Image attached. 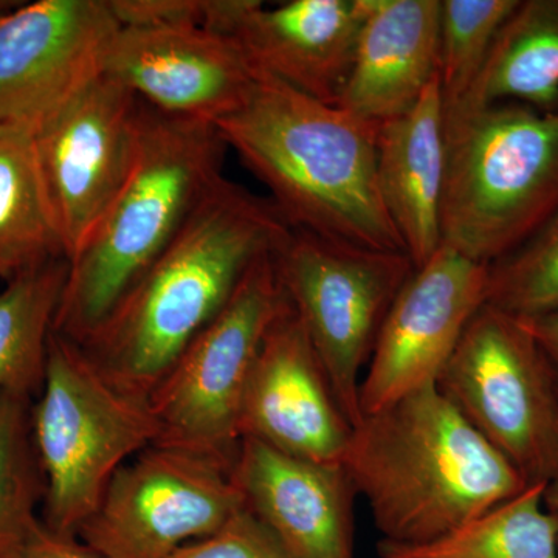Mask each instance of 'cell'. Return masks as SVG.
Segmentation results:
<instances>
[{"mask_svg":"<svg viewBox=\"0 0 558 558\" xmlns=\"http://www.w3.org/2000/svg\"><path fill=\"white\" fill-rule=\"evenodd\" d=\"M379 126L259 72L244 106L216 124L290 229L407 253L381 201Z\"/></svg>","mask_w":558,"mask_h":558,"instance_id":"2","label":"cell"},{"mask_svg":"<svg viewBox=\"0 0 558 558\" xmlns=\"http://www.w3.org/2000/svg\"><path fill=\"white\" fill-rule=\"evenodd\" d=\"M442 244L490 266L558 213V106H444Z\"/></svg>","mask_w":558,"mask_h":558,"instance_id":"5","label":"cell"},{"mask_svg":"<svg viewBox=\"0 0 558 558\" xmlns=\"http://www.w3.org/2000/svg\"><path fill=\"white\" fill-rule=\"evenodd\" d=\"M546 484L515 497L442 537L422 545L380 539V558H558V527L545 506Z\"/></svg>","mask_w":558,"mask_h":558,"instance_id":"22","label":"cell"},{"mask_svg":"<svg viewBox=\"0 0 558 558\" xmlns=\"http://www.w3.org/2000/svg\"><path fill=\"white\" fill-rule=\"evenodd\" d=\"M33 400L0 395V558H5L39 523L46 480L32 432Z\"/></svg>","mask_w":558,"mask_h":558,"instance_id":"24","label":"cell"},{"mask_svg":"<svg viewBox=\"0 0 558 558\" xmlns=\"http://www.w3.org/2000/svg\"><path fill=\"white\" fill-rule=\"evenodd\" d=\"M68 275V259H51L9 279L0 290V395L35 400L43 391Z\"/></svg>","mask_w":558,"mask_h":558,"instance_id":"21","label":"cell"},{"mask_svg":"<svg viewBox=\"0 0 558 558\" xmlns=\"http://www.w3.org/2000/svg\"><path fill=\"white\" fill-rule=\"evenodd\" d=\"M143 102L101 75L33 134L62 253L70 260L130 178Z\"/></svg>","mask_w":558,"mask_h":558,"instance_id":"11","label":"cell"},{"mask_svg":"<svg viewBox=\"0 0 558 558\" xmlns=\"http://www.w3.org/2000/svg\"><path fill=\"white\" fill-rule=\"evenodd\" d=\"M168 558H292L269 529L242 508L218 531L175 550Z\"/></svg>","mask_w":558,"mask_h":558,"instance_id":"27","label":"cell"},{"mask_svg":"<svg viewBox=\"0 0 558 558\" xmlns=\"http://www.w3.org/2000/svg\"><path fill=\"white\" fill-rule=\"evenodd\" d=\"M244 506L229 465L154 444L113 475L78 537L105 558H168Z\"/></svg>","mask_w":558,"mask_h":558,"instance_id":"10","label":"cell"},{"mask_svg":"<svg viewBox=\"0 0 558 558\" xmlns=\"http://www.w3.org/2000/svg\"><path fill=\"white\" fill-rule=\"evenodd\" d=\"M288 293L352 427L362 418L360 384L392 303L414 267L387 252L290 230L274 255Z\"/></svg>","mask_w":558,"mask_h":558,"instance_id":"8","label":"cell"},{"mask_svg":"<svg viewBox=\"0 0 558 558\" xmlns=\"http://www.w3.org/2000/svg\"><path fill=\"white\" fill-rule=\"evenodd\" d=\"M545 506L550 515L556 520L558 527V473L546 484Z\"/></svg>","mask_w":558,"mask_h":558,"instance_id":"31","label":"cell"},{"mask_svg":"<svg viewBox=\"0 0 558 558\" xmlns=\"http://www.w3.org/2000/svg\"><path fill=\"white\" fill-rule=\"evenodd\" d=\"M446 170L438 75L409 112L381 123L377 135L381 201L414 267L427 263L442 245L440 208Z\"/></svg>","mask_w":558,"mask_h":558,"instance_id":"19","label":"cell"},{"mask_svg":"<svg viewBox=\"0 0 558 558\" xmlns=\"http://www.w3.org/2000/svg\"><path fill=\"white\" fill-rule=\"evenodd\" d=\"M245 508L292 558H354L355 490L341 464L242 439L233 469Z\"/></svg>","mask_w":558,"mask_h":558,"instance_id":"16","label":"cell"},{"mask_svg":"<svg viewBox=\"0 0 558 558\" xmlns=\"http://www.w3.org/2000/svg\"><path fill=\"white\" fill-rule=\"evenodd\" d=\"M121 27L194 24L208 28L213 0H109Z\"/></svg>","mask_w":558,"mask_h":558,"instance_id":"28","label":"cell"},{"mask_svg":"<svg viewBox=\"0 0 558 558\" xmlns=\"http://www.w3.org/2000/svg\"><path fill=\"white\" fill-rule=\"evenodd\" d=\"M366 0H250L229 32L256 72L336 105L347 86Z\"/></svg>","mask_w":558,"mask_h":558,"instance_id":"17","label":"cell"},{"mask_svg":"<svg viewBox=\"0 0 558 558\" xmlns=\"http://www.w3.org/2000/svg\"><path fill=\"white\" fill-rule=\"evenodd\" d=\"M341 465L398 545L442 537L529 486L438 385L360 418Z\"/></svg>","mask_w":558,"mask_h":558,"instance_id":"3","label":"cell"},{"mask_svg":"<svg viewBox=\"0 0 558 558\" xmlns=\"http://www.w3.org/2000/svg\"><path fill=\"white\" fill-rule=\"evenodd\" d=\"M438 388L527 484L557 475V377L521 319L484 304Z\"/></svg>","mask_w":558,"mask_h":558,"instance_id":"9","label":"cell"},{"mask_svg":"<svg viewBox=\"0 0 558 558\" xmlns=\"http://www.w3.org/2000/svg\"><path fill=\"white\" fill-rule=\"evenodd\" d=\"M558 106V0H520L469 94L454 105ZM450 108V106H446Z\"/></svg>","mask_w":558,"mask_h":558,"instance_id":"20","label":"cell"},{"mask_svg":"<svg viewBox=\"0 0 558 558\" xmlns=\"http://www.w3.org/2000/svg\"><path fill=\"white\" fill-rule=\"evenodd\" d=\"M521 323L526 326L529 332L534 336L539 348L545 352L554 373H556L558 384V312L543 315V317L521 319Z\"/></svg>","mask_w":558,"mask_h":558,"instance_id":"30","label":"cell"},{"mask_svg":"<svg viewBox=\"0 0 558 558\" xmlns=\"http://www.w3.org/2000/svg\"><path fill=\"white\" fill-rule=\"evenodd\" d=\"M274 255L250 267L227 306L150 392L159 446L205 454L233 469L250 374L271 325L290 306Z\"/></svg>","mask_w":558,"mask_h":558,"instance_id":"7","label":"cell"},{"mask_svg":"<svg viewBox=\"0 0 558 558\" xmlns=\"http://www.w3.org/2000/svg\"><path fill=\"white\" fill-rule=\"evenodd\" d=\"M520 0H440L439 84L444 106L461 101Z\"/></svg>","mask_w":558,"mask_h":558,"instance_id":"25","label":"cell"},{"mask_svg":"<svg viewBox=\"0 0 558 558\" xmlns=\"http://www.w3.org/2000/svg\"><path fill=\"white\" fill-rule=\"evenodd\" d=\"M65 258L36 160L32 132L0 126V278Z\"/></svg>","mask_w":558,"mask_h":558,"instance_id":"23","label":"cell"},{"mask_svg":"<svg viewBox=\"0 0 558 558\" xmlns=\"http://www.w3.org/2000/svg\"><path fill=\"white\" fill-rule=\"evenodd\" d=\"M487 266L442 244L392 303L360 384L362 417L429 385L486 304Z\"/></svg>","mask_w":558,"mask_h":558,"instance_id":"13","label":"cell"},{"mask_svg":"<svg viewBox=\"0 0 558 558\" xmlns=\"http://www.w3.org/2000/svg\"><path fill=\"white\" fill-rule=\"evenodd\" d=\"M32 432L46 480L40 520L70 535L80 534L113 475L159 439L149 399L117 387L83 347L54 330Z\"/></svg>","mask_w":558,"mask_h":558,"instance_id":"6","label":"cell"},{"mask_svg":"<svg viewBox=\"0 0 558 558\" xmlns=\"http://www.w3.org/2000/svg\"><path fill=\"white\" fill-rule=\"evenodd\" d=\"M10 5H13V2H0V13H2L3 10L9 9Z\"/></svg>","mask_w":558,"mask_h":558,"instance_id":"32","label":"cell"},{"mask_svg":"<svg viewBox=\"0 0 558 558\" xmlns=\"http://www.w3.org/2000/svg\"><path fill=\"white\" fill-rule=\"evenodd\" d=\"M440 0H366L337 106L381 124L409 112L439 75Z\"/></svg>","mask_w":558,"mask_h":558,"instance_id":"18","label":"cell"},{"mask_svg":"<svg viewBox=\"0 0 558 558\" xmlns=\"http://www.w3.org/2000/svg\"><path fill=\"white\" fill-rule=\"evenodd\" d=\"M227 150L215 124L143 102L130 178L69 260L54 332L83 343L100 328L223 179Z\"/></svg>","mask_w":558,"mask_h":558,"instance_id":"4","label":"cell"},{"mask_svg":"<svg viewBox=\"0 0 558 558\" xmlns=\"http://www.w3.org/2000/svg\"><path fill=\"white\" fill-rule=\"evenodd\" d=\"M352 425L292 304L271 325L242 400V439L341 464Z\"/></svg>","mask_w":558,"mask_h":558,"instance_id":"15","label":"cell"},{"mask_svg":"<svg viewBox=\"0 0 558 558\" xmlns=\"http://www.w3.org/2000/svg\"><path fill=\"white\" fill-rule=\"evenodd\" d=\"M102 75L159 112L216 126L244 106L258 72L230 36L160 24L120 27Z\"/></svg>","mask_w":558,"mask_h":558,"instance_id":"14","label":"cell"},{"mask_svg":"<svg viewBox=\"0 0 558 558\" xmlns=\"http://www.w3.org/2000/svg\"><path fill=\"white\" fill-rule=\"evenodd\" d=\"M5 558H105L78 535L53 531L39 520L28 537Z\"/></svg>","mask_w":558,"mask_h":558,"instance_id":"29","label":"cell"},{"mask_svg":"<svg viewBox=\"0 0 558 558\" xmlns=\"http://www.w3.org/2000/svg\"><path fill=\"white\" fill-rule=\"evenodd\" d=\"M290 230L270 199L220 179L167 252L80 347L117 387L149 399L250 267L277 252Z\"/></svg>","mask_w":558,"mask_h":558,"instance_id":"1","label":"cell"},{"mask_svg":"<svg viewBox=\"0 0 558 558\" xmlns=\"http://www.w3.org/2000/svg\"><path fill=\"white\" fill-rule=\"evenodd\" d=\"M486 304L521 319L558 312V213L487 266Z\"/></svg>","mask_w":558,"mask_h":558,"instance_id":"26","label":"cell"},{"mask_svg":"<svg viewBox=\"0 0 558 558\" xmlns=\"http://www.w3.org/2000/svg\"><path fill=\"white\" fill-rule=\"evenodd\" d=\"M120 27L109 0H35L3 10L0 126L35 134L102 75Z\"/></svg>","mask_w":558,"mask_h":558,"instance_id":"12","label":"cell"}]
</instances>
